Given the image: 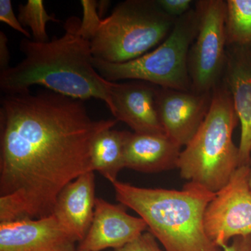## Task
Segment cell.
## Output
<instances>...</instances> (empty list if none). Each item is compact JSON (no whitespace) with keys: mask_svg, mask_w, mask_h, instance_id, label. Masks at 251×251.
<instances>
[{"mask_svg":"<svg viewBox=\"0 0 251 251\" xmlns=\"http://www.w3.org/2000/svg\"><path fill=\"white\" fill-rule=\"evenodd\" d=\"M112 184L117 201L145 221L166 251H223L204 226L206 206L216 193L191 181L180 191L137 187L117 180Z\"/></svg>","mask_w":251,"mask_h":251,"instance_id":"3957f363","label":"cell"},{"mask_svg":"<svg viewBox=\"0 0 251 251\" xmlns=\"http://www.w3.org/2000/svg\"><path fill=\"white\" fill-rule=\"evenodd\" d=\"M117 122L94 120L82 100L49 90L5 94L0 108V223L52 214L64 188L94 172V142Z\"/></svg>","mask_w":251,"mask_h":251,"instance_id":"6da1fadb","label":"cell"},{"mask_svg":"<svg viewBox=\"0 0 251 251\" xmlns=\"http://www.w3.org/2000/svg\"><path fill=\"white\" fill-rule=\"evenodd\" d=\"M148 228L143 219L127 214L122 204L116 205L97 198L92 224L85 239L77 245V250L120 249L139 237Z\"/></svg>","mask_w":251,"mask_h":251,"instance_id":"8fae6325","label":"cell"},{"mask_svg":"<svg viewBox=\"0 0 251 251\" xmlns=\"http://www.w3.org/2000/svg\"><path fill=\"white\" fill-rule=\"evenodd\" d=\"M156 92L155 85L142 81L112 82V115L134 133L166 134L157 110Z\"/></svg>","mask_w":251,"mask_h":251,"instance_id":"7c38bea8","label":"cell"},{"mask_svg":"<svg viewBox=\"0 0 251 251\" xmlns=\"http://www.w3.org/2000/svg\"><path fill=\"white\" fill-rule=\"evenodd\" d=\"M249 166H250V173H249V186H250V188L251 189V162H250V165H249Z\"/></svg>","mask_w":251,"mask_h":251,"instance_id":"cb8c5ba5","label":"cell"},{"mask_svg":"<svg viewBox=\"0 0 251 251\" xmlns=\"http://www.w3.org/2000/svg\"><path fill=\"white\" fill-rule=\"evenodd\" d=\"M130 132L104 130L96 138L92 149L93 171H98L110 182L117 181L119 173L125 168V151Z\"/></svg>","mask_w":251,"mask_h":251,"instance_id":"2e32d148","label":"cell"},{"mask_svg":"<svg viewBox=\"0 0 251 251\" xmlns=\"http://www.w3.org/2000/svg\"><path fill=\"white\" fill-rule=\"evenodd\" d=\"M10 52L8 46V38L2 31H0V72L9 69Z\"/></svg>","mask_w":251,"mask_h":251,"instance_id":"7402d4cb","label":"cell"},{"mask_svg":"<svg viewBox=\"0 0 251 251\" xmlns=\"http://www.w3.org/2000/svg\"><path fill=\"white\" fill-rule=\"evenodd\" d=\"M97 5L83 9L82 27L90 37L94 58L110 63L129 62L146 54L171 34L176 18L157 1L127 0L100 19Z\"/></svg>","mask_w":251,"mask_h":251,"instance_id":"277c9868","label":"cell"},{"mask_svg":"<svg viewBox=\"0 0 251 251\" xmlns=\"http://www.w3.org/2000/svg\"><path fill=\"white\" fill-rule=\"evenodd\" d=\"M239 118L225 82L213 90L209 112L192 140L180 153L182 179L216 193L239 167V148L232 140Z\"/></svg>","mask_w":251,"mask_h":251,"instance_id":"5b68a950","label":"cell"},{"mask_svg":"<svg viewBox=\"0 0 251 251\" xmlns=\"http://www.w3.org/2000/svg\"><path fill=\"white\" fill-rule=\"evenodd\" d=\"M111 251H163L158 246L157 239L150 231L145 232L133 242L120 249Z\"/></svg>","mask_w":251,"mask_h":251,"instance_id":"d6986e66","label":"cell"},{"mask_svg":"<svg viewBox=\"0 0 251 251\" xmlns=\"http://www.w3.org/2000/svg\"><path fill=\"white\" fill-rule=\"evenodd\" d=\"M227 45L251 48V0L226 1Z\"/></svg>","mask_w":251,"mask_h":251,"instance_id":"e0dca14e","label":"cell"},{"mask_svg":"<svg viewBox=\"0 0 251 251\" xmlns=\"http://www.w3.org/2000/svg\"><path fill=\"white\" fill-rule=\"evenodd\" d=\"M94 172L81 175L59 193L52 214L80 243L90 229L95 209Z\"/></svg>","mask_w":251,"mask_h":251,"instance_id":"5bb4252c","label":"cell"},{"mask_svg":"<svg viewBox=\"0 0 251 251\" xmlns=\"http://www.w3.org/2000/svg\"><path fill=\"white\" fill-rule=\"evenodd\" d=\"M160 7L171 17L177 18L191 10V0H158Z\"/></svg>","mask_w":251,"mask_h":251,"instance_id":"44dd1931","label":"cell"},{"mask_svg":"<svg viewBox=\"0 0 251 251\" xmlns=\"http://www.w3.org/2000/svg\"><path fill=\"white\" fill-rule=\"evenodd\" d=\"M18 18L23 27L30 28L34 41L37 42L49 41L48 23L59 22L54 16L48 14L42 0H28L25 4L20 5Z\"/></svg>","mask_w":251,"mask_h":251,"instance_id":"ac0fdd59","label":"cell"},{"mask_svg":"<svg viewBox=\"0 0 251 251\" xmlns=\"http://www.w3.org/2000/svg\"><path fill=\"white\" fill-rule=\"evenodd\" d=\"M77 245L53 214L0 223V251H76Z\"/></svg>","mask_w":251,"mask_h":251,"instance_id":"30bf717a","label":"cell"},{"mask_svg":"<svg viewBox=\"0 0 251 251\" xmlns=\"http://www.w3.org/2000/svg\"><path fill=\"white\" fill-rule=\"evenodd\" d=\"M196 9L198 32L188 57L191 90L210 93L221 83L227 62L226 1L202 0Z\"/></svg>","mask_w":251,"mask_h":251,"instance_id":"52a82bcc","label":"cell"},{"mask_svg":"<svg viewBox=\"0 0 251 251\" xmlns=\"http://www.w3.org/2000/svg\"><path fill=\"white\" fill-rule=\"evenodd\" d=\"M249 173L250 166H239L206 206L204 216L206 235L222 249L234 238L251 236Z\"/></svg>","mask_w":251,"mask_h":251,"instance_id":"ba28073f","label":"cell"},{"mask_svg":"<svg viewBox=\"0 0 251 251\" xmlns=\"http://www.w3.org/2000/svg\"><path fill=\"white\" fill-rule=\"evenodd\" d=\"M181 147L166 134L130 133L125 151V168L145 173L177 168Z\"/></svg>","mask_w":251,"mask_h":251,"instance_id":"9a60e30c","label":"cell"},{"mask_svg":"<svg viewBox=\"0 0 251 251\" xmlns=\"http://www.w3.org/2000/svg\"><path fill=\"white\" fill-rule=\"evenodd\" d=\"M0 21L23 34L27 39H30L31 34L23 27L18 17L13 11L12 4L10 0H0Z\"/></svg>","mask_w":251,"mask_h":251,"instance_id":"ffe728a7","label":"cell"},{"mask_svg":"<svg viewBox=\"0 0 251 251\" xmlns=\"http://www.w3.org/2000/svg\"><path fill=\"white\" fill-rule=\"evenodd\" d=\"M223 251H251V236L234 238L230 244L223 248Z\"/></svg>","mask_w":251,"mask_h":251,"instance_id":"603a6c76","label":"cell"},{"mask_svg":"<svg viewBox=\"0 0 251 251\" xmlns=\"http://www.w3.org/2000/svg\"><path fill=\"white\" fill-rule=\"evenodd\" d=\"M198 28L197 11L191 9L176 18L170 35L151 52L124 63L94 57L92 64L99 75L110 82L134 80L161 88L191 90L188 57Z\"/></svg>","mask_w":251,"mask_h":251,"instance_id":"8992f818","label":"cell"},{"mask_svg":"<svg viewBox=\"0 0 251 251\" xmlns=\"http://www.w3.org/2000/svg\"><path fill=\"white\" fill-rule=\"evenodd\" d=\"M224 82L241 123L239 166H249L251 153V48L230 46Z\"/></svg>","mask_w":251,"mask_h":251,"instance_id":"4fadbf2b","label":"cell"},{"mask_svg":"<svg viewBox=\"0 0 251 251\" xmlns=\"http://www.w3.org/2000/svg\"><path fill=\"white\" fill-rule=\"evenodd\" d=\"M211 98L212 92L156 87V108L166 134L180 146H186L204 122Z\"/></svg>","mask_w":251,"mask_h":251,"instance_id":"9c48e42d","label":"cell"},{"mask_svg":"<svg viewBox=\"0 0 251 251\" xmlns=\"http://www.w3.org/2000/svg\"><path fill=\"white\" fill-rule=\"evenodd\" d=\"M76 251H85L77 250Z\"/></svg>","mask_w":251,"mask_h":251,"instance_id":"d4e9b609","label":"cell"},{"mask_svg":"<svg viewBox=\"0 0 251 251\" xmlns=\"http://www.w3.org/2000/svg\"><path fill=\"white\" fill-rule=\"evenodd\" d=\"M82 20L66 21L65 33L47 42L25 39L19 49L24 58L15 67L0 73V88L5 94L26 93L34 85L80 99H96L113 112L112 82L99 75L92 64L90 39L82 30Z\"/></svg>","mask_w":251,"mask_h":251,"instance_id":"7a4b0ae2","label":"cell"}]
</instances>
